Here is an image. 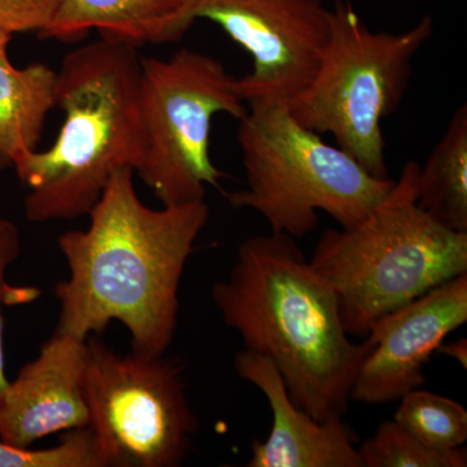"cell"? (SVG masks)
I'll use <instances>...</instances> for the list:
<instances>
[{
	"instance_id": "cell-14",
	"label": "cell",
	"mask_w": 467,
	"mask_h": 467,
	"mask_svg": "<svg viewBox=\"0 0 467 467\" xmlns=\"http://www.w3.org/2000/svg\"><path fill=\"white\" fill-rule=\"evenodd\" d=\"M57 72L42 63L17 67L0 46V171L15 169L38 150L55 109Z\"/></svg>"
},
{
	"instance_id": "cell-11",
	"label": "cell",
	"mask_w": 467,
	"mask_h": 467,
	"mask_svg": "<svg viewBox=\"0 0 467 467\" xmlns=\"http://www.w3.org/2000/svg\"><path fill=\"white\" fill-rule=\"evenodd\" d=\"M86 367L88 339L55 331L0 398V441L30 448L46 436L88 427Z\"/></svg>"
},
{
	"instance_id": "cell-12",
	"label": "cell",
	"mask_w": 467,
	"mask_h": 467,
	"mask_svg": "<svg viewBox=\"0 0 467 467\" xmlns=\"http://www.w3.org/2000/svg\"><path fill=\"white\" fill-rule=\"evenodd\" d=\"M234 368L264 393L273 414L266 441L252 442L248 467H362L343 418L319 422L297 407L269 359L244 349L234 358Z\"/></svg>"
},
{
	"instance_id": "cell-3",
	"label": "cell",
	"mask_w": 467,
	"mask_h": 467,
	"mask_svg": "<svg viewBox=\"0 0 467 467\" xmlns=\"http://www.w3.org/2000/svg\"><path fill=\"white\" fill-rule=\"evenodd\" d=\"M137 48L109 41L81 46L57 72L55 107L63 112L57 140L15 168L27 189L32 223L88 216L110 177L137 171L144 153Z\"/></svg>"
},
{
	"instance_id": "cell-9",
	"label": "cell",
	"mask_w": 467,
	"mask_h": 467,
	"mask_svg": "<svg viewBox=\"0 0 467 467\" xmlns=\"http://www.w3.org/2000/svg\"><path fill=\"white\" fill-rule=\"evenodd\" d=\"M326 0H182L183 18L217 24L252 58V72L236 78L245 104L288 101L315 76L331 34Z\"/></svg>"
},
{
	"instance_id": "cell-15",
	"label": "cell",
	"mask_w": 467,
	"mask_h": 467,
	"mask_svg": "<svg viewBox=\"0 0 467 467\" xmlns=\"http://www.w3.org/2000/svg\"><path fill=\"white\" fill-rule=\"evenodd\" d=\"M417 204L442 226L467 233V107L451 116L447 131L420 167Z\"/></svg>"
},
{
	"instance_id": "cell-21",
	"label": "cell",
	"mask_w": 467,
	"mask_h": 467,
	"mask_svg": "<svg viewBox=\"0 0 467 467\" xmlns=\"http://www.w3.org/2000/svg\"><path fill=\"white\" fill-rule=\"evenodd\" d=\"M436 353H442V355L448 356V358L456 359L457 362L463 368H467V339L456 340L453 343L441 344L439 348L436 349Z\"/></svg>"
},
{
	"instance_id": "cell-20",
	"label": "cell",
	"mask_w": 467,
	"mask_h": 467,
	"mask_svg": "<svg viewBox=\"0 0 467 467\" xmlns=\"http://www.w3.org/2000/svg\"><path fill=\"white\" fill-rule=\"evenodd\" d=\"M20 232L12 221L0 217V398L7 389L9 380L5 376V319H3V303L11 296L5 282L8 267L20 256Z\"/></svg>"
},
{
	"instance_id": "cell-22",
	"label": "cell",
	"mask_w": 467,
	"mask_h": 467,
	"mask_svg": "<svg viewBox=\"0 0 467 467\" xmlns=\"http://www.w3.org/2000/svg\"><path fill=\"white\" fill-rule=\"evenodd\" d=\"M11 39L12 36L0 30V46H8Z\"/></svg>"
},
{
	"instance_id": "cell-7",
	"label": "cell",
	"mask_w": 467,
	"mask_h": 467,
	"mask_svg": "<svg viewBox=\"0 0 467 467\" xmlns=\"http://www.w3.org/2000/svg\"><path fill=\"white\" fill-rule=\"evenodd\" d=\"M144 153L135 173L162 205L205 199L225 177L209 153L218 113L242 119L248 107L220 60L182 50L168 60L140 58Z\"/></svg>"
},
{
	"instance_id": "cell-6",
	"label": "cell",
	"mask_w": 467,
	"mask_h": 467,
	"mask_svg": "<svg viewBox=\"0 0 467 467\" xmlns=\"http://www.w3.org/2000/svg\"><path fill=\"white\" fill-rule=\"evenodd\" d=\"M432 33L431 16L405 32H373L350 0H335L330 39L309 84L287 101L291 115L333 135L368 173L389 178L382 122L400 107L414 57Z\"/></svg>"
},
{
	"instance_id": "cell-8",
	"label": "cell",
	"mask_w": 467,
	"mask_h": 467,
	"mask_svg": "<svg viewBox=\"0 0 467 467\" xmlns=\"http://www.w3.org/2000/svg\"><path fill=\"white\" fill-rule=\"evenodd\" d=\"M85 392L88 427L109 467H177L186 459L198 418L180 365L119 355L88 337Z\"/></svg>"
},
{
	"instance_id": "cell-18",
	"label": "cell",
	"mask_w": 467,
	"mask_h": 467,
	"mask_svg": "<svg viewBox=\"0 0 467 467\" xmlns=\"http://www.w3.org/2000/svg\"><path fill=\"white\" fill-rule=\"evenodd\" d=\"M0 467H109L90 427L72 430L45 450L15 447L0 441Z\"/></svg>"
},
{
	"instance_id": "cell-19",
	"label": "cell",
	"mask_w": 467,
	"mask_h": 467,
	"mask_svg": "<svg viewBox=\"0 0 467 467\" xmlns=\"http://www.w3.org/2000/svg\"><path fill=\"white\" fill-rule=\"evenodd\" d=\"M58 0H0V30L14 36L39 33L50 23Z\"/></svg>"
},
{
	"instance_id": "cell-13",
	"label": "cell",
	"mask_w": 467,
	"mask_h": 467,
	"mask_svg": "<svg viewBox=\"0 0 467 467\" xmlns=\"http://www.w3.org/2000/svg\"><path fill=\"white\" fill-rule=\"evenodd\" d=\"M91 29L104 41L138 48L181 41L190 27L182 0H58L38 36L78 42Z\"/></svg>"
},
{
	"instance_id": "cell-4",
	"label": "cell",
	"mask_w": 467,
	"mask_h": 467,
	"mask_svg": "<svg viewBox=\"0 0 467 467\" xmlns=\"http://www.w3.org/2000/svg\"><path fill=\"white\" fill-rule=\"evenodd\" d=\"M418 173L409 161L380 204L358 225L326 230L309 261L333 287L353 337L364 339L392 310L467 273V233L418 207Z\"/></svg>"
},
{
	"instance_id": "cell-10",
	"label": "cell",
	"mask_w": 467,
	"mask_h": 467,
	"mask_svg": "<svg viewBox=\"0 0 467 467\" xmlns=\"http://www.w3.org/2000/svg\"><path fill=\"white\" fill-rule=\"evenodd\" d=\"M467 321V273L392 310L371 327L368 353L350 400L382 405L426 383L425 368L439 346Z\"/></svg>"
},
{
	"instance_id": "cell-2",
	"label": "cell",
	"mask_w": 467,
	"mask_h": 467,
	"mask_svg": "<svg viewBox=\"0 0 467 467\" xmlns=\"http://www.w3.org/2000/svg\"><path fill=\"white\" fill-rule=\"evenodd\" d=\"M212 297L245 349L275 365L297 407L319 422L343 418L373 343L349 339L333 287L294 238L270 233L245 239Z\"/></svg>"
},
{
	"instance_id": "cell-17",
	"label": "cell",
	"mask_w": 467,
	"mask_h": 467,
	"mask_svg": "<svg viewBox=\"0 0 467 467\" xmlns=\"http://www.w3.org/2000/svg\"><path fill=\"white\" fill-rule=\"evenodd\" d=\"M362 467H466L465 447L435 450L405 431L395 420H386L376 434L358 448Z\"/></svg>"
},
{
	"instance_id": "cell-16",
	"label": "cell",
	"mask_w": 467,
	"mask_h": 467,
	"mask_svg": "<svg viewBox=\"0 0 467 467\" xmlns=\"http://www.w3.org/2000/svg\"><path fill=\"white\" fill-rule=\"evenodd\" d=\"M427 447L454 450L467 441V410L460 402L416 389L405 393L393 418Z\"/></svg>"
},
{
	"instance_id": "cell-1",
	"label": "cell",
	"mask_w": 467,
	"mask_h": 467,
	"mask_svg": "<svg viewBox=\"0 0 467 467\" xmlns=\"http://www.w3.org/2000/svg\"><path fill=\"white\" fill-rule=\"evenodd\" d=\"M134 171L110 177L85 230L58 238L69 278L54 288L57 333L88 339L121 322L133 352L158 358L174 339L184 267L211 216L205 199L147 207Z\"/></svg>"
},
{
	"instance_id": "cell-5",
	"label": "cell",
	"mask_w": 467,
	"mask_h": 467,
	"mask_svg": "<svg viewBox=\"0 0 467 467\" xmlns=\"http://www.w3.org/2000/svg\"><path fill=\"white\" fill-rule=\"evenodd\" d=\"M247 107L238 129L247 189L229 193L227 201L256 211L272 233L303 238L317 227L319 211L350 229L395 186L300 125L287 101L254 99Z\"/></svg>"
}]
</instances>
